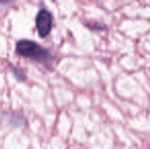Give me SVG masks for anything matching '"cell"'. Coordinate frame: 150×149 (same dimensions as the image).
<instances>
[{
  "mask_svg": "<svg viewBox=\"0 0 150 149\" xmlns=\"http://www.w3.org/2000/svg\"><path fill=\"white\" fill-rule=\"evenodd\" d=\"M16 51L23 57L31 58L39 62H47L49 59H51L50 52L33 40H20L16 45Z\"/></svg>",
  "mask_w": 150,
  "mask_h": 149,
  "instance_id": "obj_1",
  "label": "cell"
},
{
  "mask_svg": "<svg viewBox=\"0 0 150 149\" xmlns=\"http://www.w3.org/2000/svg\"><path fill=\"white\" fill-rule=\"evenodd\" d=\"M36 29L38 35L41 38H45L50 34L53 27V16L46 8H41L37 12L35 18Z\"/></svg>",
  "mask_w": 150,
  "mask_h": 149,
  "instance_id": "obj_2",
  "label": "cell"
},
{
  "mask_svg": "<svg viewBox=\"0 0 150 149\" xmlns=\"http://www.w3.org/2000/svg\"><path fill=\"white\" fill-rule=\"evenodd\" d=\"M12 71H13L14 75L16 76V78H18L20 81H25V80H26V76H25V74H24V72H23V71L18 70L16 68H12Z\"/></svg>",
  "mask_w": 150,
  "mask_h": 149,
  "instance_id": "obj_3",
  "label": "cell"
}]
</instances>
